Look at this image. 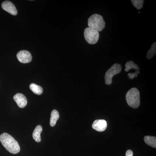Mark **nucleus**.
Segmentation results:
<instances>
[{
	"instance_id": "obj_15",
	"label": "nucleus",
	"mask_w": 156,
	"mask_h": 156,
	"mask_svg": "<svg viewBox=\"0 0 156 156\" xmlns=\"http://www.w3.org/2000/svg\"><path fill=\"white\" fill-rule=\"evenodd\" d=\"M156 53V43H153L152 46H151L150 49L147 52V58L148 59H151L152 58Z\"/></svg>"
},
{
	"instance_id": "obj_10",
	"label": "nucleus",
	"mask_w": 156,
	"mask_h": 156,
	"mask_svg": "<svg viewBox=\"0 0 156 156\" xmlns=\"http://www.w3.org/2000/svg\"><path fill=\"white\" fill-rule=\"evenodd\" d=\"M43 131V128L41 126H37L35 128L33 133V139L37 142H41V134Z\"/></svg>"
},
{
	"instance_id": "obj_3",
	"label": "nucleus",
	"mask_w": 156,
	"mask_h": 156,
	"mask_svg": "<svg viewBox=\"0 0 156 156\" xmlns=\"http://www.w3.org/2000/svg\"><path fill=\"white\" fill-rule=\"evenodd\" d=\"M88 24L89 28L100 32L103 30L105 27V23L102 16L95 14L89 17Z\"/></svg>"
},
{
	"instance_id": "obj_7",
	"label": "nucleus",
	"mask_w": 156,
	"mask_h": 156,
	"mask_svg": "<svg viewBox=\"0 0 156 156\" xmlns=\"http://www.w3.org/2000/svg\"><path fill=\"white\" fill-rule=\"evenodd\" d=\"M2 7L5 11L13 15H16L17 14V9L13 3L9 1H5L2 3Z\"/></svg>"
},
{
	"instance_id": "obj_18",
	"label": "nucleus",
	"mask_w": 156,
	"mask_h": 156,
	"mask_svg": "<svg viewBox=\"0 0 156 156\" xmlns=\"http://www.w3.org/2000/svg\"><path fill=\"white\" fill-rule=\"evenodd\" d=\"M133 153L131 150H128L126 152V156H133Z\"/></svg>"
},
{
	"instance_id": "obj_13",
	"label": "nucleus",
	"mask_w": 156,
	"mask_h": 156,
	"mask_svg": "<svg viewBox=\"0 0 156 156\" xmlns=\"http://www.w3.org/2000/svg\"><path fill=\"white\" fill-rule=\"evenodd\" d=\"M30 88L34 94H37V95H40L43 93V88L36 84H31L30 86Z\"/></svg>"
},
{
	"instance_id": "obj_2",
	"label": "nucleus",
	"mask_w": 156,
	"mask_h": 156,
	"mask_svg": "<svg viewBox=\"0 0 156 156\" xmlns=\"http://www.w3.org/2000/svg\"><path fill=\"white\" fill-rule=\"evenodd\" d=\"M126 101L128 105L132 108H137L140 105V95L138 89L131 88L126 95Z\"/></svg>"
},
{
	"instance_id": "obj_4",
	"label": "nucleus",
	"mask_w": 156,
	"mask_h": 156,
	"mask_svg": "<svg viewBox=\"0 0 156 156\" xmlns=\"http://www.w3.org/2000/svg\"><path fill=\"white\" fill-rule=\"evenodd\" d=\"M122 68L121 65L115 63L110 68L105 74V84L108 85L112 83V79L115 75L119 73L122 70Z\"/></svg>"
},
{
	"instance_id": "obj_9",
	"label": "nucleus",
	"mask_w": 156,
	"mask_h": 156,
	"mask_svg": "<svg viewBox=\"0 0 156 156\" xmlns=\"http://www.w3.org/2000/svg\"><path fill=\"white\" fill-rule=\"evenodd\" d=\"M14 99L18 107L20 108L25 107L27 104V101L26 97L21 93H17L14 95Z\"/></svg>"
},
{
	"instance_id": "obj_11",
	"label": "nucleus",
	"mask_w": 156,
	"mask_h": 156,
	"mask_svg": "<svg viewBox=\"0 0 156 156\" xmlns=\"http://www.w3.org/2000/svg\"><path fill=\"white\" fill-rule=\"evenodd\" d=\"M59 118L58 112L56 110H53L51 113L50 119V125L51 127H54L56 125V122Z\"/></svg>"
},
{
	"instance_id": "obj_12",
	"label": "nucleus",
	"mask_w": 156,
	"mask_h": 156,
	"mask_svg": "<svg viewBox=\"0 0 156 156\" xmlns=\"http://www.w3.org/2000/svg\"><path fill=\"white\" fill-rule=\"evenodd\" d=\"M144 141L147 145L154 148L156 147V138L155 136H146L144 138Z\"/></svg>"
},
{
	"instance_id": "obj_8",
	"label": "nucleus",
	"mask_w": 156,
	"mask_h": 156,
	"mask_svg": "<svg viewBox=\"0 0 156 156\" xmlns=\"http://www.w3.org/2000/svg\"><path fill=\"white\" fill-rule=\"evenodd\" d=\"M107 124L105 120H96L94 121L92 125V127L95 131L102 132L106 130Z\"/></svg>"
},
{
	"instance_id": "obj_14",
	"label": "nucleus",
	"mask_w": 156,
	"mask_h": 156,
	"mask_svg": "<svg viewBox=\"0 0 156 156\" xmlns=\"http://www.w3.org/2000/svg\"><path fill=\"white\" fill-rule=\"evenodd\" d=\"M131 69H135L136 71H139L140 68L137 64H135L133 61H129L127 62L126 64V68L125 71L128 72L129 70Z\"/></svg>"
},
{
	"instance_id": "obj_6",
	"label": "nucleus",
	"mask_w": 156,
	"mask_h": 156,
	"mask_svg": "<svg viewBox=\"0 0 156 156\" xmlns=\"http://www.w3.org/2000/svg\"><path fill=\"white\" fill-rule=\"evenodd\" d=\"M17 59L20 62L27 63L30 62L32 59L31 54L27 50H21L17 53Z\"/></svg>"
},
{
	"instance_id": "obj_5",
	"label": "nucleus",
	"mask_w": 156,
	"mask_h": 156,
	"mask_svg": "<svg viewBox=\"0 0 156 156\" xmlns=\"http://www.w3.org/2000/svg\"><path fill=\"white\" fill-rule=\"evenodd\" d=\"M84 37L90 44H95L97 43L99 38V32L87 27L84 32Z\"/></svg>"
},
{
	"instance_id": "obj_16",
	"label": "nucleus",
	"mask_w": 156,
	"mask_h": 156,
	"mask_svg": "<svg viewBox=\"0 0 156 156\" xmlns=\"http://www.w3.org/2000/svg\"><path fill=\"white\" fill-rule=\"evenodd\" d=\"M131 2L134 7L137 9H142L144 3V1L143 0H131Z\"/></svg>"
},
{
	"instance_id": "obj_17",
	"label": "nucleus",
	"mask_w": 156,
	"mask_h": 156,
	"mask_svg": "<svg viewBox=\"0 0 156 156\" xmlns=\"http://www.w3.org/2000/svg\"><path fill=\"white\" fill-rule=\"evenodd\" d=\"M140 73V71H137L135 72L134 73H128V76H129V79L131 80L134 79V77H137V76Z\"/></svg>"
},
{
	"instance_id": "obj_1",
	"label": "nucleus",
	"mask_w": 156,
	"mask_h": 156,
	"mask_svg": "<svg viewBox=\"0 0 156 156\" xmlns=\"http://www.w3.org/2000/svg\"><path fill=\"white\" fill-rule=\"evenodd\" d=\"M0 141L8 151L13 154H17L20 151V147L17 141L8 133H4L0 136Z\"/></svg>"
}]
</instances>
